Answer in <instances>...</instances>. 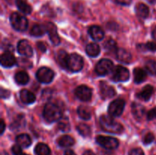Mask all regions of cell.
Returning <instances> with one entry per match:
<instances>
[{
  "label": "cell",
  "mask_w": 156,
  "mask_h": 155,
  "mask_svg": "<svg viewBox=\"0 0 156 155\" xmlns=\"http://www.w3.org/2000/svg\"><path fill=\"white\" fill-rule=\"evenodd\" d=\"M16 5L19 11L25 15H29L31 13L32 9L30 5L27 2L26 0H16Z\"/></svg>",
  "instance_id": "cell-25"
},
{
  "label": "cell",
  "mask_w": 156,
  "mask_h": 155,
  "mask_svg": "<svg viewBox=\"0 0 156 155\" xmlns=\"http://www.w3.org/2000/svg\"><path fill=\"white\" fill-rule=\"evenodd\" d=\"M114 69V63L108 59H102L98 62L95 67V71L98 75L104 76L109 74Z\"/></svg>",
  "instance_id": "cell-6"
},
{
  "label": "cell",
  "mask_w": 156,
  "mask_h": 155,
  "mask_svg": "<svg viewBox=\"0 0 156 155\" xmlns=\"http://www.w3.org/2000/svg\"><path fill=\"white\" fill-rule=\"evenodd\" d=\"M12 151L14 155H22V149H21V147L20 145H18V144H15L13 147H12Z\"/></svg>",
  "instance_id": "cell-38"
},
{
  "label": "cell",
  "mask_w": 156,
  "mask_h": 155,
  "mask_svg": "<svg viewBox=\"0 0 156 155\" xmlns=\"http://www.w3.org/2000/svg\"><path fill=\"white\" fill-rule=\"evenodd\" d=\"M58 128L62 132H67L70 130V123L67 117H62L58 122Z\"/></svg>",
  "instance_id": "cell-30"
},
{
  "label": "cell",
  "mask_w": 156,
  "mask_h": 155,
  "mask_svg": "<svg viewBox=\"0 0 156 155\" xmlns=\"http://www.w3.org/2000/svg\"><path fill=\"white\" fill-rule=\"evenodd\" d=\"M64 155H76L75 153V152L72 150H66L65 153H64Z\"/></svg>",
  "instance_id": "cell-46"
},
{
  "label": "cell",
  "mask_w": 156,
  "mask_h": 155,
  "mask_svg": "<svg viewBox=\"0 0 156 155\" xmlns=\"http://www.w3.org/2000/svg\"><path fill=\"white\" fill-rule=\"evenodd\" d=\"M17 61L12 53L7 51L1 56V65L5 68H10L16 64Z\"/></svg>",
  "instance_id": "cell-14"
},
{
  "label": "cell",
  "mask_w": 156,
  "mask_h": 155,
  "mask_svg": "<svg viewBox=\"0 0 156 155\" xmlns=\"http://www.w3.org/2000/svg\"><path fill=\"white\" fill-rule=\"evenodd\" d=\"M88 33L94 41H101L105 36V32L99 26L93 25L88 29Z\"/></svg>",
  "instance_id": "cell-16"
},
{
  "label": "cell",
  "mask_w": 156,
  "mask_h": 155,
  "mask_svg": "<svg viewBox=\"0 0 156 155\" xmlns=\"http://www.w3.org/2000/svg\"><path fill=\"white\" fill-rule=\"evenodd\" d=\"M149 1V2L152 3V4H153V3H155L156 2V0H148Z\"/></svg>",
  "instance_id": "cell-49"
},
{
  "label": "cell",
  "mask_w": 156,
  "mask_h": 155,
  "mask_svg": "<svg viewBox=\"0 0 156 155\" xmlns=\"http://www.w3.org/2000/svg\"><path fill=\"white\" fill-rule=\"evenodd\" d=\"M37 46L38 49H39L41 52H43V53L46 52V50H47L46 46L44 45L42 42H38L37 43Z\"/></svg>",
  "instance_id": "cell-44"
},
{
  "label": "cell",
  "mask_w": 156,
  "mask_h": 155,
  "mask_svg": "<svg viewBox=\"0 0 156 155\" xmlns=\"http://www.w3.org/2000/svg\"><path fill=\"white\" fill-rule=\"evenodd\" d=\"M104 47L108 52H114L115 53L116 50H117V43L113 39L108 40L106 42L104 43Z\"/></svg>",
  "instance_id": "cell-34"
},
{
  "label": "cell",
  "mask_w": 156,
  "mask_h": 155,
  "mask_svg": "<svg viewBox=\"0 0 156 155\" xmlns=\"http://www.w3.org/2000/svg\"><path fill=\"white\" fill-rule=\"evenodd\" d=\"M129 155H145V153L141 148H134L129 151Z\"/></svg>",
  "instance_id": "cell-41"
},
{
  "label": "cell",
  "mask_w": 156,
  "mask_h": 155,
  "mask_svg": "<svg viewBox=\"0 0 156 155\" xmlns=\"http://www.w3.org/2000/svg\"><path fill=\"white\" fill-rule=\"evenodd\" d=\"M148 120H153L156 119V107L149 110L147 113Z\"/></svg>",
  "instance_id": "cell-40"
},
{
  "label": "cell",
  "mask_w": 156,
  "mask_h": 155,
  "mask_svg": "<svg viewBox=\"0 0 156 155\" xmlns=\"http://www.w3.org/2000/svg\"><path fill=\"white\" fill-rule=\"evenodd\" d=\"M146 71L151 75H156V62L155 60H149L145 65Z\"/></svg>",
  "instance_id": "cell-33"
},
{
  "label": "cell",
  "mask_w": 156,
  "mask_h": 155,
  "mask_svg": "<svg viewBox=\"0 0 156 155\" xmlns=\"http://www.w3.org/2000/svg\"><path fill=\"white\" fill-rule=\"evenodd\" d=\"M0 128H1L0 129V132H1V134H3L5 129V124L3 119H1V121H0Z\"/></svg>",
  "instance_id": "cell-45"
},
{
  "label": "cell",
  "mask_w": 156,
  "mask_h": 155,
  "mask_svg": "<svg viewBox=\"0 0 156 155\" xmlns=\"http://www.w3.org/2000/svg\"><path fill=\"white\" fill-rule=\"evenodd\" d=\"M115 2L118 4L123 5H129L132 0H115Z\"/></svg>",
  "instance_id": "cell-43"
},
{
  "label": "cell",
  "mask_w": 156,
  "mask_h": 155,
  "mask_svg": "<svg viewBox=\"0 0 156 155\" xmlns=\"http://www.w3.org/2000/svg\"><path fill=\"white\" fill-rule=\"evenodd\" d=\"M136 13L140 18H146L149 15V9L146 5L139 3L136 6Z\"/></svg>",
  "instance_id": "cell-21"
},
{
  "label": "cell",
  "mask_w": 156,
  "mask_h": 155,
  "mask_svg": "<svg viewBox=\"0 0 156 155\" xmlns=\"http://www.w3.org/2000/svg\"><path fill=\"white\" fill-rule=\"evenodd\" d=\"M10 96V91L7 89L2 88L1 89V97L2 98H8Z\"/></svg>",
  "instance_id": "cell-42"
},
{
  "label": "cell",
  "mask_w": 156,
  "mask_h": 155,
  "mask_svg": "<svg viewBox=\"0 0 156 155\" xmlns=\"http://www.w3.org/2000/svg\"><path fill=\"white\" fill-rule=\"evenodd\" d=\"M86 53L91 57H96L99 55L101 52V48L97 43H89L86 46L85 48Z\"/></svg>",
  "instance_id": "cell-24"
},
{
  "label": "cell",
  "mask_w": 156,
  "mask_h": 155,
  "mask_svg": "<svg viewBox=\"0 0 156 155\" xmlns=\"http://www.w3.org/2000/svg\"><path fill=\"white\" fill-rule=\"evenodd\" d=\"M100 91L101 97L104 99L111 98V97H113L116 94V91L114 88L111 85L108 84L105 81L100 82Z\"/></svg>",
  "instance_id": "cell-13"
},
{
  "label": "cell",
  "mask_w": 156,
  "mask_h": 155,
  "mask_svg": "<svg viewBox=\"0 0 156 155\" xmlns=\"http://www.w3.org/2000/svg\"><path fill=\"white\" fill-rule=\"evenodd\" d=\"M36 77L37 79L41 83L49 84L53 80L54 72L53 71V70L47 67H42L37 70Z\"/></svg>",
  "instance_id": "cell-7"
},
{
  "label": "cell",
  "mask_w": 156,
  "mask_h": 155,
  "mask_svg": "<svg viewBox=\"0 0 156 155\" xmlns=\"http://www.w3.org/2000/svg\"><path fill=\"white\" fill-rule=\"evenodd\" d=\"M154 93V88L153 87L151 86V85H146V87H144L143 89V91L141 92L138 93L137 94V97L139 98H140L141 100H145V101H147L149 99L151 98L152 95Z\"/></svg>",
  "instance_id": "cell-19"
},
{
  "label": "cell",
  "mask_w": 156,
  "mask_h": 155,
  "mask_svg": "<svg viewBox=\"0 0 156 155\" xmlns=\"http://www.w3.org/2000/svg\"><path fill=\"white\" fill-rule=\"evenodd\" d=\"M75 94L79 100L82 101H89L92 96V91L88 86L81 85L76 88L75 91Z\"/></svg>",
  "instance_id": "cell-10"
},
{
  "label": "cell",
  "mask_w": 156,
  "mask_h": 155,
  "mask_svg": "<svg viewBox=\"0 0 156 155\" xmlns=\"http://www.w3.org/2000/svg\"><path fill=\"white\" fill-rule=\"evenodd\" d=\"M78 115L81 119L84 120H88L91 119V113L88 107L84 106H80L78 108Z\"/></svg>",
  "instance_id": "cell-29"
},
{
  "label": "cell",
  "mask_w": 156,
  "mask_h": 155,
  "mask_svg": "<svg viewBox=\"0 0 156 155\" xmlns=\"http://www.w3.org/2000/svg\"><path fill=\"white\" fill-rule=\"evenodd\" d=\"M47 32L45 25L42 24H35L30 29V33L34 36H41Z\"/></svg>",
  "instance_id": "cell-27"
},
{
  "label": "cell",
  "mask_w": 156,
  "mask_h": 155,
  "mask_svg": "<svg viewBox=\"0 0 156 155\" xmlns=\"http://www.w3.org/2000/svg\"><path fill=\"white\" fill-rule=\"evenodd\" d=\"M129 78V71L122 65H117L114 68L112 79L114 81H126Z\"/></svg>",
  "instance_id": "cell-9"
},
{
  "label": "cell",
  "mask_w": 156,
  "mask_h": 155,
  "mask_svg": "<svg viewBox=\"0 0 156 155\" xmlns=\"http://www.w3.org/2000/svg\"><path fill=\"white\" fill-rule=\"evenodd\" d=\"M18 64L19 66L24 67V68H30V67H31V62H29L27 59H22V58L18 59Z\"/></svg>",
  "instance_id": "cell-36"
},
{
  "label": "cell",
  "mask_w": 156,
  "mask_h": 155,
  "mask_svg": "<svg viewBox=\"0 0 156 155\" xmlns=\"http://www.w3.org/2000/svg\"><path fill=\"white\" fill-rule=\"evenodd\" d=\"M17 50L18 53L25 57H30L33 55V49L31 46L26 40L19 41L17 46Z\"/></svg>",
  "instance_id": "cell-11"
},
{
  "label": "cell",
  "mask_w": 156,
  "mask_h": 155,
  "mask_svg": "<svg viewBox=\"0 0 156 155\" xmlns=\"http://www.w3.org/2000/svg\"><path fill=\"white\" fill-rule=\"evenodd\" d=\"M20 99L25 104H30L35 101L36 97L34 94L30 91L27 89H23L20 92Z\"/></svg>",
  "instance_id": "cell-18"
},
{
  "label": "cell",
  "mask_w": 156,
  "mask_h": 155,
  "mask_svg": "<svg viewBox=\"0 0 156 155\" xmlns=\"http://www.w3.org/2000/svg\"><path fill=\"white\" fill-rule=\"evenodd\" d=\"M83 65L84 60L82 56L76 53L69 55L68 60H67V68L69 70L73 72H78L82 69Z\"/></svg>",
  "instance_id": "cell-4"
},
{
  "label": "cell",
  "mask_w": 156,
  "mask_h": 155,
  "mask_svg": "<svg viewBox=\"0 0 156 155\" xmlns=\"http://www.w3.org/2000/svg\"><path fill=\"white\" fill-rule=\"evenodd\" d=\"M100 125L104 131L110 133L120 134L123 131V126L108 115H103L100 117Z\"/></svg>",
  "instance_id": "cell-1"
},
{
  "label": "cell",
  "mask_w": 156,
  "mask_h": 155,
  "mask_svg": "<svg viewBox=\"0 0 156 155\" xmlns=\"http://www.w3.org/2000/svg\"><path fill=\"white\" fill-rule=\"evenodd\" d=\"M23 120H24V117L23 115H19L18 116V119H15V121L11 125V129H19L23 125Z\"/></svg>",
  "instance_id": "cell-35"
},
{
  "label": "cell",
  "mask_w": 156,
  "mask_h": 155,
  "mask_svg": "<svg viewBox=\"0 0 156 155\" xmlns=\"http://www.w3.org/2000/svg\"><path fill=\"white\" fill-rule=\"evenodd\" d=\"M43 116L47 122L51 123L62 118V111L58 105L49 102L44 106Z\"/></svg>",
  "instance_id": "cell-2"
},
{
  "label": "cell",
  "mask_w": 156,
  "mask_h": 155,
  "mask_svg": "<svg viewBox=\"0 0 156 155\" xmlns=\"http://www.w3.org/2000/svg\"><path fill=\"white\" fill-rule=\"evenodd\" d=\"M76 129H77L79 133L83 137H88L91 135V129L88 125L81 123V124L78 125Z\"/></svg>",
  "instance_id": "cell-32"
},
{
  "label": "cell",
  "mask_w": 156,
  "mask_h": 155,
  "mask_svg": "<svg viewBox=\"0 0 156 155\" xmlns=\"http://www.w3.org/2000/svg\"><path fill=\"white\" fill-rule=\"evenodd\" d=\"M152 37H153L154 39H155L156 40V27L153 29V30H152Z\"/></svg>",
  "instance_id": "cell-48"
},
{
  "label": "cell",
  "mask_w": 156,
  "mask_h": 155,
  "mask_svg": "<svg viewBox=\"0 0 156 155\" xmlns=\"http://www.w3.org/2000/svg\"><path fill=\"white\" fill-rule=\"evenodd\" d=\"M58 144L60 147H71L75 144V140L73 137L69 136V135H62L60 138L58 139L57 141Z\"/></svg>",
  "instance_id": "cell-23"
},
{
  "label": "cell",
  "mask_w": 156,
  "mask_h": 155,
  "mask_svg": "<svg viewBox=\"0 0 156 155\" xmlns=\"http://www.w3.org/2000/svg\"><path fill=\"white\" fill-rule=\"evenodd\" d=\"M16 143L22 147H27L31 144V139L27 134H21L16 137Z\"/></svg>",
  "instance_id": "cell-20"
},
{
  "label": "cell",
  "mask_w": 156,
  "mask_h": 155,
  "mask_svg": "<svg viewBox=\"0 0 156 155\" xmlns=\"http://www.w3.org/2000/svg\"><path fill=\"white\" fill-rule=\"evenodd\" d=\"M34 152L37 155H50L51 151L48 146L44 143H39L34 148Z\"/></svg>",
  "instance_id": "cell-28"
},
{
  "label": "cell",
  "mask_w": 156,
  "mask_h": 155,
  "mask_svg": "<svg viewBox=\"0 0 156 155\" xmlns=\"http://www.w3.org/2000/svg\"><path fill=\"white\" fill-rule=\"evenodd\" d=\"M96 141L101 147L108 150L116 149L119 146V141L114 137L98 135L96 137Z\"/></svg>",
  "instance_id": "cell-5"
},
{
  "label": "cell",
  "mask_w": 156,
  "mask_h": 155,
  "mask_svg": "<svg viewBox=\"0 0 156 155\" xmlns=\"http://www.w3.org/2000/svg\"><path fill=\"white\" fill-rule=\"evenodd\" d=\"M155 139V136L152 133H148L146 136L144 137V139H143V143L145 144H149L152 142Z\"/></svg>",
  "instance_id": "cell-37"
},
{
  "label": "cell",
  "mask_w": 156,
  "mask_h": 155,
  "mask_svg": "<svg viewBox=\"0 0 156 155\" xmlns=\"http://www.w3.org/2000/svg\"><path fill=\"white\" fill-rule=\"evenodd\" d=\"M15 80L16 83H18V84H27L29 81V75L26 71H18V72L15 74Z\"/></svg>",
  "instance_id": "cell-26"
},
{
  "label": "cell",
  "mask_w": 156,
  "mask_h": 155,
  "mask_svg": "<svg viewBox=\"0 0 156 155\" xmlns=\"http://www.w3.org/2000/svg\"><path fill=\"white\" fill-rule=\"evenodd\" d=\"M131 110H132V113L134 118L138 121H140L143 118L145 112H146L144 106L139 103H133L132 106H131Z\"/></svg>",
  "instance_id": "cell-17"
},
{
  "label": "cell",
  "mask_w": 156,
  "mask_h": 155,
  "mask_svg": "<svg viewBox=\"0 0 156 155\" xmlns=\"http://www.w3.org/2000/svg\"><path fill=\"white\" fill-rule=\"evenodd\" d=\"M83 155H95V153L91 150H85V152L83 153Z\"/></svg>",
  "instance_id": "cell-47"
},
{
  "label": "cell",
  "mask_w": 156,
  "mask_h": 155,
  "mask_svg": "<svg viewBox=\"0 0 156 155\" xmlns=\"http://www.w3.org/2000/svg\"><path fill=\"white\" fill-rule=\"evenodd\" d=\"M125 107V101L123 99H117L110 103L108 106V112L113 116H120L123 112Z\"/></svg>",
  "instance_id": "cell-8"
},
{
  "label": "cell",
  "mask_w": 156,
  "mask_h": 155,
  "mask_svg": "<svg viewBox=\"0 0 156 155\" xmlns=\"http://www.w3.org/2000/svg\"><path fill=\"white\" fill-rule=\"evenodd\" d=\"M133 76L134 82L136 84H140L142 82L145 81L146 77H147L146 71L140 68H136L133 70Z\"/></svg>",
  "instance_id": "cell-22"
},
{
  "label": "cell",
  "mask_w": 156,
  "mask_h": 155,
  "mask_svg": "<svg viewBox=\"0 0 156 155\" xmlns=\"http://www.w3.org/2000/svg\"><path fill=\"white\" fill-rule=\"evenodd\" d=\"M10 22L12 27L18 31H24L28 27L27 18L18 12H14L10 15Z\"/></svg>",
  "instance_id": "cell-3"
},
{
  "label": "cell",
  "mask_w": 156,
  "mask_h": 155,
  "mask_svg": "<svg viewBox=\"0 0 156 155\" xmlns=\"http://www.w3.org/2000/svg\"><path fill=\"white\" fill-rule=\"evenodd\" d=\"M69 55L64 50H60L58 53V62L61 67L67 68V60H68Z\"/></svg>",
  "instance_id": "cell-31"
},
{
  "label": "cell",
  "mask_w": 156,
  "mask_h": 155,
  "mask_svg": "<svg viewBox=\"0 0 156 155\" xmlns=\"http://www.w3.org/2000/svg\"><path fill=\"white\" fill-rule=\"evenodd\" d=\"M45 26L46 29H47V32L48 33L49 37H50L51 42L54 45H59L60 43V38H59V35H58L56 26L51 22L47 23Z\"/></svg>",
  "instance_id": "cell-12"
},
{
  "label": "cell",
  "mask_w": 156,
  "mask_h": 155,
  "mask_svg": "<svg viewBox=\"0 0 156 155\" xmlns=\"http://www.w3.org/2000/svg\"><path fill=\"white\" fill-rule=\"evenodd\" d=\"M115 56L117 59L123 63L128 64L130 63L132 61V56L130 53L126 50L122 48H117V50L115 51Z\"/></svg>",
  "instance_id": "cell-15"
},
{
  "label": "cell",
  "mask_w": 156,
  "mask_h": 155,
  "mask_svg": "<svg viewBox=\"0 0 156 155\" xmlns=\"http://www.w3.org/2000/svg\"><path fill=\"white\" fill-rule=\"evenodd\" d=\"M146 49L147 50H149L151 52L156 51V43L155 42H148L147 43L145 44Z\"/></svg>",
  "instance_id": "cell-39"
}]
</instances>
